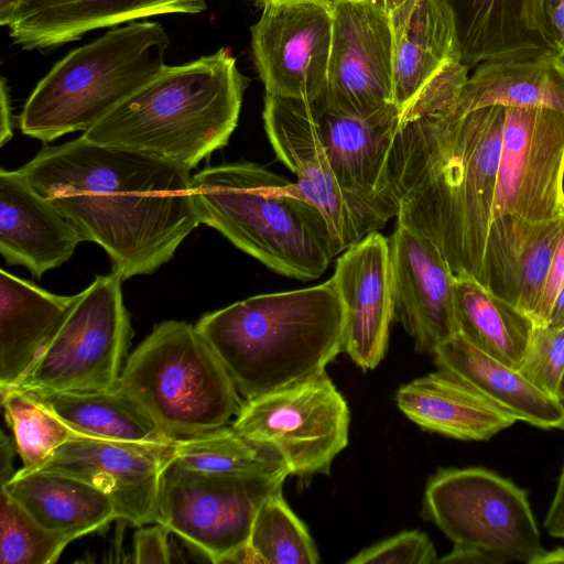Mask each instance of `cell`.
Listing matches in <instances>:
<instances>
[{"mask_svg":"<svg viewBox=\"0 0 564 564\" xmlns=\"http://www.w3.org/2000/svg\"><path fill=\"white\" fill-rule=\"evenodd\" d=\"M332 279L345 310L343 351L364 370L383 359L394 318L390 240L372 231L347 248Z\"/></svg>","mask_w":564,"mask_h":564,"instance_id":"18","label":"cell"},{"mask_svg":"<svg viewBox=\"0 0 564 564\" xmlns=\"http://www.w3.org/2000/svg\"><path fill=\"white\" fill-rule=\"evenodd\" d=\"M487 106L564 112V59L550 51H534L478 64L452 110L463 115Z\"/></svg>","mask_w":564,"mask_h":564,"instance_id":"26","label":"cell"},{"mask_svg":"<svg viewBox=\"0 0 564 564\" xmlns=\"http://www.w3.org/2000/svg\"><path fill=\"white\" fill-rule=\"evenodd\" d=\"M19 171L128 280L169 262L200 224L189 170L82 135L44 147Z\"/></svg>","mask_w":564,"mask_h":564,"instance_id":"2","label":"cell"},{"mask_svg":"<svg viewBox=\"0 0 564 564\" xmlns=\"http://www.w3.org/2000/svg\"><path fill=\"white\" fill-rule=\"evenodd\" d=\"M345 310L330 278L300 290L260 294L206 313L196 328L245 400L325 372L343 351Z\"/></svg>","mask_w":564,"mask_h":564,"instance_id":"3","label":"cell"},{"mask_svg":"<svg viewBox=\"0 0 564 564\" xmlns=\"http://www.w3.org/2000/svg\"><path fill=\"white\" fill-rule=\"evenodd\" d=\"M435 365L468 384L517 421L564 431V403L514 369L471 345L459 333L432 354Z\"/></svg>","mask_w":564,"mask_h":564,"instance_id":"22","label":"cell"},{"mask_svg":"<svg viewBox=\"0 0 564 564\" xmlns=\"http://www.w3.org/2000/svg\"><path fill=\"white\" fill-rule=\"evenodd\" d=\"M28 392L87 436L143 448L173 447L174 442L161 432L147 411L119 384L84 392Z\"/></svg>","mask_w":564,"mask_h":564,"instance_id":"29","label":"cell"},{"mask_svg":"<svg viewBox=\"0 0 564 564\" xmlns=\"http://www.w3.org/2000/svg\"><path fill=\"white\" fill-rule=\"evenodd\" d=\"M453 13L462 63L469 69L499 57L552 52L541 26V0H443Z\"/></svg>","mask_w":564,"mask_h":564,"instance_id":"28","label":"cell"},{"mask_svg":"<svg viewBox=\"0 0 564 564\" xmlns=\"http://www.w3.org/2000/svg\"><path fill=\"white\" fill-rule=\"evenodd\" d=\"M173 460L188 470L215 475L288 469L272 446L249 438L228 425L175 441Z\"/></svg>","mask_w":564,"mask_h":564,"instance_id":"31","label":"cell"},{"mask_svg":"<svg viewBox=\"0 0 564 564\" xmlns=\"http://www.w3.org/2000/svg\"><path fill=\"white\" fill-rule=\"evenodd\" d=\"M326 99L345 113L368 117L393 105L394 40L390 18L370 0H337Z\"/></svg>","mask_w":564,"mask_h":564,"instance_id":"14","label":"cell"},{"mask_svg":"<svg viewBox=\"0 0 564 564\" xmlns=\"http://www.w3.org/2000/svg\"><path fill=\"white\" fill-rule=\"evenodd\" d=\"M262 117L276 158L296 175L303 197L324 215L335 256L392 218L380 206L340 186L307 99L265 95Z\"/></svg>","mask_w":564,"mask_h":564,"instance_id":"13","label":"cell"},{"mask_svg":"<svg viewBox=\"0 0 564 564\" xmlns=\"http://www.w3.org/2000/svg\"><path fill=\"white\" fill-rule=\"evenodd\" d=\"M78 293L58 295L0 271V391L15 386L56 334Z\"/></svg>","mask_w":564,"mask_h":564,"instance_id":"24","label":"cell"},{"mask_svg":"<svg viewBox=\"0 0 564 564\" xmlns=\"http://www.w3.org/2000/svg\"><path fill=\"white\" fill-rule=\"evenodd\" d=\"M169 533L171 531L161 523L137 530L133 539V562L170 563L172 553Z\"/></svg>","mask_w":564,"mask_h":564,"instance_id":"38","label":"cell"},{"mask_svg":"<svg viewBox=\"0 0 564 564\" xmlns=\"http://www.w3.org/2000/svg\"><path fill=\"white\" fill-rule=\"evenodd\" d=\"M564 214V112L506 107L484 286L516 305L521 253Z\"/></svg>","mask_w":564,"mask_h":564,"instance_id":"6","label":"cell"},{"mask_svg":"<svg viewBox=\"0 0 564 564\" xmlns=\"http://www.w3.org/2000/svg\"><path fill=\"white\" fill-rule=\"evenodd\" d=\"M454 295L458 333L476 348L519 369L532 319L469 276L456 275Z\"/></svg>","mask_w":564,"mask_h":564,"instance_id":"30","label":"cell"},{"mask_svg":"<svg viewBox=\"0 0 564 564\" xmlns=\"http://www.w3.org/2000/svg\"><path fill=\"white\" fill-rule=\"evenodd\" d=\"M257 564H316L318 552L305 524L285 502L282 490L259 508L247 544Z\"/></svg>","mask_w":564,"mask_h":564,"instance_id":"33","label":"cell"},{"mask_svg":"<svg viewBox=\"0 0 564 564\" xmlns=\"http://www.w3.org/2000/svg\"><path fill=\"white\" fill-rule=\"evenodd\" d=\"M173 447L154 449L97 437H82L56 449L41 467L80 478L113 502L119 520L158 523L163 474Z\"/></svg>","mask_w":564,"mask_h":564,"instance_id":"16","label":"cell"},{"mask_svg":"<svg viewBox=\"0 0 564 564\" xmlns=\"http://www.w3.org/2000/svg\"><path fill=\"white\" fill-rule=\"evenodd\" d=\"M205 0H20L10 36L25 50L79 40L85 33L169 13H199Z\"/></svg>","mask_w":564,"mask_h":564,"instance_id":"21","label":"cell"},{"mask_svg":"<svg viewBox=\"0 0 564 564\" xmlns=\"http://www.w3.org/2000/svg\"><path fill=\"white\" fill-rule=\"evenodd\" d=\"M543 525L551 536L564 539V465Z\"/></svg>","mask_w":564,"mask_h":564,"instance_id":"41","label":"cell"},{"mask_svg":"<svg viewBox=\"0 0 564 564\" xmlns=\"http://www.w3.org/2000/svg\"><path fill=\"white\" fill-rule=\"evenodd\" d=\"M200 224L272 271L301 281L325 273L334 250L321 210L296 183L252 162L208 166L192 176Z\"/></svg>","mask_w":564,"mask_h":564,"instance_id":"5","label":"cell"},{"mask_svg":"<svg viewBox=\"0 0 564 564\" xmlns=\"http://www.w3.org/2000/svg\"><path fill=\"white\" fill-rule=\"evenodd\" d=\"M0 392L4 417L12 431L22 468H41L62 445L87 436L30 392L17 388Z\"/></svg>","mask_w":564,"mask_h":564,"instance_id":"32","label":"cell"},{"mask_svg":"<svg viewBox=\"0 0 564 564\" xmlns=\"http://www.w3.org/2000/svg\"><path fill=\"white\" fill-rule=\"evenodd\" d=\"M563 220L564 214L549 221L529 242L518 262L516 306L532 322L551 270Z\"/></svg>","mask_w":564,"mask_h":564,"instance_id":"35","label":"cell"},{"mask_svg":"<svg viewBox=\"0 0 564 564\" xmlns=\"http://www.w3.org/2000/svg\"><path fill=\"white\" fill-rule=\"evenodd\" d=\"M380 11L389 18L414 0H370Z\"/></svg>","mask_w":564,"mask_h":564,"instance_id":"46","label":"cell"},{"mask_svg":"<svg viewBox=\"0 0 564 564\" xmlns=\"http://www.w3.org/2000/svg\"><path fill=\"white\" fill-rule=\"evenodd\" d=\"M13 135V118L10 104L9 88L6 79L0 85V145L3 147Z\"/></svg>","mask_w":564,"mask_h":564,"instance_id":"42","label":"cell"},{"mask_svg":"<svg viewBox=\"0 0 564 564\" xmlns=\"http://www.w3.org/2000/svg\"><path fill=\"white\" fill-rule=\"evenodd\" d=\"M541 26L549 48L564 59V0H541Z\"/></svg>","mask_w":564,"mask_h":564,"instance_id":"40","label":"cell"},{"mask_svg":"<svg viewBox=\"0 0 564 564\" xmlns=\"http://www.w3.org/2000/svg\"><path fill=\"white\" fill-rule=\"evenodd\" d=\"M319 139L340 186L373 203L391 217L397 209L381 193V182L401 111L393 104L368 116L357 117L329 106L326 93L307 98Z\"/></svg>","mask_w":564,"mask_h":564,"instance_id":"19","label":"cell"},{"mask_svg":"<svg viewBox=\"0 0 564 564\" xmlns=\"http://www.w3.org/2000/svg\"><path fill=\"white\" fill-rule=\"evenodd\" d=\"M556 398L564 403V371H563V375L561 377V381H560V384H558V389H557V394H556Z\"/></svg>","mask_w":564,"mask_h":564,"instance_id":"49","label":"cell"},{"mask_svg":"<svg viewBox=\"0 0 564 564\" xmlns=\"http://www.w3.org/2000/svg\"><path fill=\"white\" fill-rule=\"evenodd\" d=\"M122 279L97 275L20 381L25 391L84 392L118 384L133 336Z\"/></svg>","mask_w":564,"mask_h":564,"instance_id":"10","label":"cell"},{"mask_svg":"<svg viewBox=\"0 0 564 564\" xmlns=\"http://www.w3.org/2000/svg\"><path fill=\"white\" fill-rule=\"evenodd\" d=\"M564 563V546H558L554 550L546 551L535 562V564H554Z\"/></svg>","mask_w":564,"mask_h":564,"instance_id":"47","label":"cell"},{"mask_svg":"<svg viewBox=\"0 0 564 564\" xmlns=\"http://www.w3.org/2000/svg\"><path fill=\"white\" fill-rule=\"evenodd\" d=\"M393 102L404 110L447 65L462 62L454 17L443 0H414L390 17Z\"/></svg>","mask_w":564,"mask_h":564,"instance_id":"23","label":"cell"},{"mask_svg":"<svg viewBox=\"0 0 564 564\" xmlns=\"http://www.w3.org/2000/svg\"><path fill=\"white\" fill-rule=\"evenodd\" d=\"M288 469L215 475L172 460L163 474L159 521L213 563H231L248 544L261 505L282 490Z\"/></svg>","mask_w":564,"mask_h":564,"instance_id":"11","label":"cell"},{"mask_svg":"<svg viewBox=\"0 0 564 564\" xmlns=\"http://www.w3.org/2000/svg\"><path fill=\"white\" fill-rule=\"evenodd\" d=\"M247 86L228 48L184 65H166L82 137L191 171L228 144Z\"/></svg>","mask_w":564,"mask_h":564,"instance_id":"4","label":"cell"},{"mask_svg":"<svg viewBox=\"0 0 564 564\" xmlns=\"http://www.w3.org/2000/svg\"><path fill=\"white\" fill-rule=\"evenodd\" d=\"M564 285V220L562 232L555 248L551 270L533 316L534 325L549 323L550 314L558 291Z\"/></svg>","mask_w":564,"mask_h":564,"instance_id":"39","label":"cell"},{"mask_svg":"<svg viewBox=\"0 0 564 564\" xmlns=\"http://www.w3.org/2000/svg\"><path fill=\"white\" fill-rule=\"evenodd\" d=\"M332 33L328 6L264 4L251 26V48L265 95L307 99L326 93Z\"/></svg>","mask_w":564,"mask_h":564,"instance_id":"15","label":"cell"},{"mask_svg":"<svg viewBox=\"0 0 564 564\" xmlns=\"http://www.w3.org/2000/svg\"><path fill=\"white\" fill-rule=\"evenodd\" d=\"M423 509L454 545L480 552L490 564H535L545 552L528 491L494 470L440 469L426 485Z\"/></svg>","mask_w":564,"mask_h":564,"instance_id":"9","label":"cell"},{"mask_svg":"<svg viewBox=\"0 0 564 564\" xmlns=\"http://www.w3.org/2000/svg\"><path fill=\"white\" fill-rule=\"evenodd\" d=\"M395 400L402 413L422 429L462 441H489L517 422L441 369L400 387Z\"/></svg>","mask_w":564,"mask_h":564,"instance_id":"27","label":"cell"},{"mask_svg":"<svg viewBox=\"0 0 564 564\" xmlns=\"http://www.w3.org/2000/svg\"><path fill=\"white\" fill-rule=\"evenodd\" d=\"M20 0H0V24L10 25L14 19Z\"/></svg>","mask_w":564,"mask_h":564,"instance_id":"45","label":"cell"},{"mask_svg":"<svg viewBox=\"0 0 564 564\" xmlns=\"http://www.w3.org/2000/svg\"><path fill=\"white\" fill-rule=\"evenodd\" d=\"M437 552L430 538L417 530L403 531L376 543L346 563L349 564H432Z\"/></svg>","mask_w":564,"mask_h":564,"instance_id":"37","label":"cell"},{"mask_svg":"<svg viewBox=\"0 0 564 564\" xmlns=\"http://www.w3.org/2000/svg\"><path fill=\"white\" fill-rule=\"evenodd\" d=\"M518 370L535 387L556 398L564 371V328L533 325Z\"/></svg>","mask_w":564,"mask_h":564,"instance_id":"36","label":"cell"},{"mask_svg":"<svg viewBox=\"0 0 564 564\" xmlns=\"http://www.w3.org/2000/svg\"><path fill=\"white\" fill-rule=\"evenodd\" d=\"M18 448L13 437L1 432L0 444V484L8 481L14 474L12 463Z\"/></svg>","mask_w":564,"mask_h":564,"instance_id":"43","label":"cell"},{"mask_svg":"<svg viewBox=\"0 0 564 564\" xmlns=\"http://www.w3.org/2000/svg\"><path fill=\"white\" fill-rule=\"evenodd\" d=\"M72 542L37 523L4 489L0 490V563L53 564Z\"/></svg>","mask_w":564,"mask_h":564,"instance_id":"34","label":"cell"},{"mask_svg":"<svg viewBox=\"0 0 564 564\" xmlns=\"http://www.w3.org/2000/svg\"><path fill=\"white\" fill-rule=\"evenodd\" d=\"M547 324L564 328V285L556 295Z\"/></svg>","mask_w":564,"mask_h":564,"instance_id":"44","label":"cell"},{"mask_svg":"<svg viewBox=\"0 0 564 564\" xmlns=\"http://www.w3.org/2000/svg\"><path fill=\"white\" fill-rule=\"evenodd\" d=\"M170 40L158 22H132L73 50L25 101L23 134L52 142L85 132L166 67Z\"/></svg>","mask_w":564,"mask_h":564,"instance_id":"7","label":"cell"},{"mask_svg":"<svg viewBox=\"0 0 564 564\" xmlns=\"http://www.w3.org/2000/svg\"><path fill=\"white\" fill-rule=\"evenodd\" d=\"M171 441L223 427L242 402L195 325L164 321L127 358L119 382Z\"/></svg>","mask_w":564,"mask_h":564,"instance_id":"8","label":"cell"},{"mask_svg":"<svg viewBox=\"0 0 564 564\" xmlns=\"http://www.w3.org/2000/svg\"><path fill=\"white\" fill-rule=\"evenodd\" d=\"M390 240L394 318L413 338L415 350L432 355L458 333L456 274L426 237L397 224Z\"/></svg>","mask_w":564,"mask_h":564,"instance_id":"17","label":"cell"},{"mask_svg":"<svg viewBox=\"0 0 564 564\" xmlns=\"http://www.w3.org/2000/svg\"><path fill=\"white\" fill-rule=\"evenodd\" d=\"M83 239L18 170L0 171V253L35 278L67 262Z\"/></svg>","mask_w":564,"mask_h":564,"instance_id":"20","label":"cell"},{"mask_svg":"<svg viewBox=\"0 0 564 564\" xmlns=\"http://www.w3.org/2000/svg\"><path fill=\"white\" fill-rule=\"evenodd\" d=\"M349 409L326 372L296 386L242 401L232 427L272 446L290 475H328L347 446Z\"/></svg>","mask_w":564,"mask_h":564,"instance_id":"12","label":"cell"},{"mask_svg":"<svg viewBox=\"0 0 564 564\" xmlns=\"http://www.w3.org/2000/svg\"><path fill=\"white\" fill-rule=\"evenodd\" d=\"M0 485L37 523L72 541L119 520L107 494L59 470L21 468Z\"/></svg>","mask_w":564,"mask_h":564,"instance_id":"25","label":"cell"},{"mask_svg":"<svg viewBox=\"0 0 564 564\" xmlns=\"http://www.w3.org/2000/svg\"><path fill=\"white\" fill-rule=\"evenodd\" d=\"M337 0H261L264 4H282V3H295V2H314L325 4L332 8Z\"/></svg>","mask_w":564,"mask_h":564,"instance_id":"48","label":"cell"},{"mask_svg":"<svg viewBox=\"0 0 564 564\" xmlns=\"http://www.w3.org/2000/svg\"><path fill=\"white\" fill-rule=\"evenodd\" d=\"M464 74L447 67L401 111L381 193L397 224L429 238L456 275L484 285L506 107H452Z\"/></svg>","mask_w":564,"mask_h":564,"instance_id":"1","label":"cell"}]
</instances>
